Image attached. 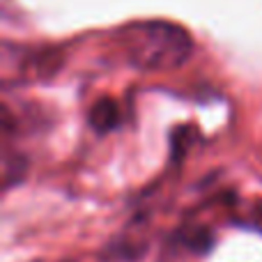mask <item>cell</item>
<instances>
[{
  "label": "cell",
  "instance_id": "cell-1",
  "mask_svg": "<svg viewBox=\"0 0 262 262\" xmlns=\"http://www.w3.org/2000/svg\"><path fill=\"white\" fill-rule=\"evenodd\" d=\"M127 60L138 69H175L189 60L193 51L191 35L168 21L131 23L120 32Z\"/></svg>",
  "mask_w": 262,
  "mask_h": 262
},
{
  "label": "cell",
  "instance_id": "cell-2",
  "mask_svg": "<svg viewBox=\"0 0 262 262\" xmlns=\"http://www.w3.org/2000/svg\"><path fill=\"white\" fill-rule=\"evenodd\" d=\"M120 122V108L115 101L111 99H101L92 106L90 111V127L97 129L99 134H106V131L115 129Z\"/></svg>",
  "mask_w": 262,
  "mask_h": 262
}]
</instances>
